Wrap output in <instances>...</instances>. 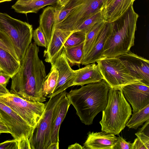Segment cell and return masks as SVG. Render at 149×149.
<instances>
[{
	"label": "cell",
	"mask_w": 149,
	"mask_h": 149,
	"mask_svg": "<svg viewBox=\"0 0 149 149\" xmlns=\"http://www.w3.org/2000/svg\"><path fill=\"white\" fill-rule=\"evenodd\" d=\"M99 123L102 131L118 134L126 126L132 114L131 108L121 89L110 88L107 105Z\"/></svg>",
	"instance_id": "obj_4"
},
{
	"label": "cell",
	"mask_w": 149,
	"mask_h": 149,
	"mask_svg": "<svg viewBox=\"0 0 149 149\" xmlns=\"http://www.w3.org/2000/svg\"><path fill=\"white\" fill-rule=\"evenodd\" d=\"M51 66L58 71V77L56 87L53 92L47 97L50 98L65 91L73 86L74 77V70L72 69L63 49L61 55Z\"/></svg>",
	"instance_id": "obj_11"
},
{
	"label": "cell",
	"mask_w": 149,
	"mask_h": 149,
	"mask_svg": "<svg viewBox=\"0 0 149 149\" xmlns=\"http://www.w3.org/2000/svg\"><path fill=\"white\" fill-rule=\"evenodd\" d=\"M3 72L2 68L1 67V65H0V73L1 72Z\"/></svg>",
	"instance_id": "obj_45"
},
{
	"label": "cell",
	"mask_w": 149,
	"mask_h": 149,
	"mask_svg": "<svg viewBox=\"0 0 149 149\" xmlns=\"http://www.w3.org/2000/svg\"><path fill=\"white\" fill-rule=\"evenodd\" d=\"M57 0H32L24 2L17 1L12 8L17 12L27 14L37 13L41 8L47 5H51L54 8L57 7Z\"/></svg>",
	"instance_id": "obj_19"
},
{
	"label": "cell",
	"mask_w": 149,
	"mask_h": 149,
	"mask_svg": "<svg viewBox=\"0 0 149 149\" xmlns=\"http://www.w3.org/2000/svg\"><path fill=\"white\" fill-rule=\"evenodd\" d=\"M70 0H57V7L55 9H61L64 8Z\"/></svg>",
	"instance_id": "obj_38"
},
{
	"label": "cell",
	"mask_w": 149,
	"mask_h": 149,
	"mask_svg": "<svg viewBox=\"0 0 149 149\" xmlns=\"http://www.w3.org/2000/svg\"><path fill=\"white\" fill-rule=\"evenodd\" d=\"M58 77V71L51 66L50 72L46 76L42 85V93L43 96L47 97L53 93L57 84Z\"/></svg>",
	"instance_id": "obj_23"
},
{
	"label": "cell",
	"mask_w": 149,
	"mask_h": 149,
	"mask_svg": "<svg viewBox=\"0 0 149 149\" xmlns=\"http://www.w3.org/2000/svg\"><path fill=\"white\" fill-rule=\"evenodd\" d=\"M0 101L33 128L40 119L45 106L43 102L27 100L10 93L0 96Z\"/></svg>",
	"instance_id": "obj_8"
},
{
	"label": "cell",
	"mask_w": 149,
	"mask_h": 149,
	"mask_svg": "<svg viewBox=\"0 0 149 149\" xmlns=\"http://www.w3.org/2000/svg\"><path fill=\"white\" fill-rule=\"evenodd\" d=\"M74 77L73 86H81L90 83L98 82L103 79L97 64H88L84 67L74 70Z\"/></svg>",
	"instance_id": "obj_17"
},
{
	"label": "cell",
	"mask_w": 149,
	"mask_h": 149,
	"mask_svg": "<svg viewBox=\"0 0 149 149\" xmlns=\"http://www.w3.org/2000/svg\"><path fill=\"white\" fill-rule=\"evenodd\" d=\"M132 149H147L144 144L137 137L132 143Z\"/></svg>",
	"instance_id": "obj_36"
},
{
	"label": "cell",
	"mask_w": 149,
	"mask_h": 149,
	"mask_svg": "<svg viewBox=\"0 0 149 149\" xmlns=\"http://www.w3.org/2000/svg\"><path fill=\"white\" fill-rule=\"evenodd\" d=\"M131 75L140 83L149 86V61L130 51L118 57Z\"/></svg>",
	"instance_id": "obj_10"
},
{
	"label": "cell",
	"mask_w": 149,
	"mask_h": 149,
	"mask_svg": "<svg viewBox=\"0 0 149 149\" xmlns=\"http://www.w3.org/2000/svg\"><path fill=\"white\" fill-rule=\"evenodd\" d=\"M96 62L103 79L110 88L121 89L128 84L139 82L118 57H103Z\"/></svg>",
	"instance_id": "obj_7"
},
{
	"label": "cell",
	"mask_w": 149,
	"mask_h": 149,
	"mask_svg": "<svg viewBox=\"0 0 149 149\" xmlns=\"http://www.w3.org/2000/svg\"><path fill=\"white\" fill-rule=\"evenodd\" d=\"M84 144L85 149H113L117 137L112 133L102 131L89 132Z\"/></svg>",
	"instance_id": "obj_15"
},
{
	"label": "cell",
	"mask_w": 149,
	"mask_h": 149,
	"mask_svg": "<svg viewBox=\"0 0 149 149\" xmlns=\"http://www.w3.org/2000/svg\"><path fill=\"white\" fill-rule=\"evenodd\" d=\"M139 17L132 5L123 15L111 22L112 29L104 45L103 57H118L130 51L134 45Z\"/></svg>",
	"instance_id": "obj_3"
},
{
	"label": "cell",
	"mask_w": 149,
	"mask_h": 149,
	"mask_svg": "<svg viewBox=\"0 0 149 149\" xmlns=\"http://www.w3.org/2000/svg\"><path fill=\"white\" fill-rule=\"evenodd\" d=\"M148 120H149V104L138 111L133 113L126 126L129 128L136 129Z\"/></svg>",
	"instance_id": "obj_24"
},
{
	"label": "cell",
	"mask_w": 149,
	"mask_h": 149,
	"mask_svg": "<svg viewBox=\"0 0 149 149\" xmlns=\"http://www.w3.org/2000/svg\"><path fill=\"white\" fill-rule=\"evenodd\" d=\"M10 77L7 74L2 72L0 73V84L6 88Z\"/></svg>",
	"instance_id": "obj_35"
},
{
	"label": "cell",
	"mask_w": 149,
	"mask_h": 149,
	"mask_svg": "<svg viewBox=\"0 0 149 149\" xmlns=\"http://www.w3.org/2000/svg\"><path fill=\"white\" fill-rule=\"evenodd\" d=\"M3 133H10V132L4 122L0 119V134Z\"/></svg>",
	"instance_id": "obj_37"
},
{
	"label": "cell",
	"mask_w": 149,
	"mask_h": 149,
	"mask_svg": "<svg viewBox=\"0 0 149 149\" xmlns=\"http://www.w3.org/2000/svg\"><path fill=\"white\" fill-rule=\"evenodd\" d=\"M32 38L37 45L47 48L48 43L45 36L40 27L39 26L33 31Z\"/></svg>",
	"instance_id": "obj_29"
},
{
	"label": "cell",
	"mask_w": 149,
	"mask_h": 149,
	"mask_svg": "<svg viewBox=\"0 0 149 149\" xmlns=\"http://www.w3.org/2000/svg\"><path fill=\"white\" fill-rule=\"evenodd\" d=\"M18 149H31L29 139L24 138L17 140Z\"/></svg>",
	"instance_id": "obj_34"
},
{
	"label": "cell",
	"mask_w": 149,
	"mask_h": 149,
	"mask_svg": "<svg viewBox=\"0 0 149 149\" xmlns=\"http://www.w3.org/2000/svg\"><path fill=\"white\" fill-rule=\"evenodd\" d=\"M31 0H17V1L19 2H24L29 1Z\"/></svg>",
	"instance_id": "obj_44"
},
{
	"label": "cell",
	"mask_w": 149,
	"mask_h": 149,
	"mask_svg": "<svg viewBox=\"0 0 149 149\" xmlns=\"http://www.w3.org/2000/svg\"><path fill=\"white\" fill-rule=\"evenodd\" d=\"M70 104L66 95L64 96L55 107L53 113L51 132V143H59V132Z\"/></svg>",
	"instance_id": "obj_16"
},
{
	"label": "cell",
	"mask_w": 149,
	"mask_h": 149,
	"mask_svg": "<svg viewBox=\"0 0 149 149\" xmlns=\"http://www.w3.org/2000/svg\"><path fill=\"white\" fill-rule=\"evenodd\" d=\"M137 137L144 144L147 149H149V137L148 135H146L143 132H138L135 134Z\"/></svg>",
	"instance_id": "obj_33"
},
{
	"label": "cell",
	"mask_w": 149,
	"mask_h": 149,
	"mask_svg": "<svg viewBox=\"0 0 149 149\" xmlns=\"http://www.w3.org/2000/svg\"><path fill=\"white\" fill-rule=\"evenodd\" d=\"M136 0H113L102 10L105 21L111 22L123 15Z\"/></svg>",
	"instance_id": "obj_18"
},
{
	"label": "cell",
	"mask_w": 149,
	"mask_h": 149,
	"mask_svg": "<svg viewBox=\"0 0 149 149\" xmlns=\"http://www.w3.org/2000/svg\"><path fill=\"white\" fill-rule=\"evenodd\" d=\"M117 138V142L113 149H132V143L127 142L120 136Z\"/></svg>",
	"instance_id": "obj_31"
},
{
	"label": "cell",
	"mask_w": 149,
	"mask_h": 149,
	"mask_svg": "<svg viewBox=\"0 0 149 149\" xmlns=\"http://www.w3.org/2000/svg\"><path fill=\"white\" fill-rule=\"evenodd\" d=\"M110 88L103 79L67 93L69 102L75 109L82 123L86 125L92 124L97 114L104 109L107 104Z\"/></svg>",
	"instance_id": "obj_2"
},
{
	"label": "cell",
	"mask_w": 149,
	"mask_h": 149,
	"mask_svg": "<svg viewBox=\"0 0 149 149\" xmlns=\"http://www.w3.org/2000/svg\"><path fill=\"white\" fill-rule=\"evenodd\" d=\"M86 33L81 31H74L69 36L65 43L64 48L77 45L84 42Z\"/></svg>",
	"instance_id": "obj_28"
},
{
	"label": "cell",
	"mask_w": 149,
	"mask_h": 149,
	"mask_svg": "<svg viewBox=\"0 0 149 149\" xmlns=\"http://www.w3.org/2000/svg\"><path fill=\"white\" fill-rule=\"evenodd\" d=\"M9 91L0 84V96H3L10 93Z\"/></svg>",
	"instance_id": "obj_39"
},
{
	"label": "cell",
	"mask_w": 149,
	"mask_h": 149,
	"mask_svg": "<svg viewBox=\"0 0 149 149\" xmlns=\"http://www.w3.org/2000/svg\"><path fill=\"white\" fill-rule=\"evenodd\" d=\"M104 20L102 11L99 12L86 19L74 31H81L86 33L95 24Z\"/></svg>",
	"instance_id": "obj_26"
},
{
	"label": "cell",
	"mask_w": 149,
	"mask_h": 149,
	"mask_svg": "<svg viewBox=\"0 0 149 149\" xmlns=\"http://www.w3.org/2000/svg\"><path fill=\"white\" fill-rule=\"evenodd\" d=\"M104 0H70L63 8L70 11L62 22L54 27L63 31H73L86 19L102 11Z\"/></svg>",
	"instance_id": "obj_5"
},
{
	"label": "cell",
	"mask_w": 149,
	"mask_h": 149,
	"mask_svg": "<svg viewBox=\"0 0 149 149\" xmlns=\"http://www.w3.org/2000/svg\"><path fill=\"white\" fill-rule=\"evenodd\" d=\"M121 90L125 98L131 104L133 113L149 104V86L138 82L126 85Z\"/></svg>",
	"instance_id": "obj_12"
},
{
	"label": "cell",
	"mask_w": 149,
	"mask_h": 149,
	"mask_svg": "<svg viewBox=\"0 0 149 149\" xmlns=\"http://www.w3.org/2000/svg\"><path fill=\"white\" fill-rule=\"evenodd\" d=\"M0 47L8 52L17 61L20 62L11 40L7 34L1 30Z\"/></svg>",
	"instance_id": "obj_27"
},
{
	"label": "cell",
	"mask_w": 149,
	"mask_h": 149,
	"mask_svg": "<svg viewBox=\"0 0 149 149\" xmlns=\"http://www.w3.org/2000/svg\"><path fill=\"white\" fill-rule=\"evenodd\" d=\"M59 143H51L47 149H58Z\"/></svg>",
	"instance_id": "obj_41"
},
{
	"label": "cell",
	"mask_w": 149,
	"mask_h": 149,
	"mask_svg": "<svg viewBox=\"0 0 149 149\" xmlns=\"http://www.w3.org/2000/svg\"><path fill=\"white\" fill-rule=\"evenodd\" d=\"M55 9L52 6L45 8L40 16L39 26L42 29L48 44L55 21Z\"/></svg>",
	"instance_id": "obj_20"
},
{
	"label": "cell",
	"mask_w": 149,
	"mask_h": 149,
	"mask_svg": "<svg viewBox=\"0 0 149 149\" xmlns=\"http://www.w3.org/2000/svg\"><path fill=\"white\" fill-rule=\"evenodd\" d=\"M113 1V0H104V8L109 5Z\"/></svg>",
	"instance_id": "obj_42"
},
{
	"label": "cell",
	"mask_w": 149,
	"mask_h": 149,
	"mask_svg": "<svg viewBox=\"0 0 149 149\" xmlns=\"http://www.w3.org/2000/svg\"><path fill=\"white\" fill-rule=\"evenodd\" d=\"M69 9H55V21L54 25L61 23L66 18L70 13Z\"/></svg>",
	"instance_id": "obj_30"
},
{
	"label": "cell",
	"mask_w": 149,
	"mask_h": 149,
	"mask_svg": "<svg viewBox=\"0 0 149 149\" xmlns=\"http://www.w3.org/2000/svg\"><path fill=\"white\" fill-rule=\"evenodd\" d=\"M0 65L3 72L11 78L18 70L20 62L8 52L0 47Z\"/></svg>",
	"instance_id": "obj_21"
},
{
	"label": "cell",
	"mask_w": 149,
	"mask_h": 149,
	"mask_svg": "<svg viewBox=\"0 0 149 149\" xmlns=\"http://www.w3.org/2000/svg\"><path fill=\"white\" fill-rule=\"evenodd\" d=\"M39 48L30 45L18 71L11 78L10 93L29 101L43 102L46 98L42 90L47 76L44 63L38 56Z\"/></svg>",
	"instance_id": "obj_1"
},
{
	"label": "cell",
	"mask_w": 149,
	"mask_h": 149,
	"mask_svg": "<svg viewBox=\"0 0 149 149\" xmlns=\"http://www.w3.org/2000/svg\"><path fill=\"white\" fill-rule=\"evenodd\" d=\"M12 0H0V3L6 2L11 1Z\"/></svg>",
	"instance_id": "obj_43"
},
{
	"label": "cell",
	"mask_w": 149,
	"mask_h": 149,
	"mask_svg": "<svg viewBox=\"0 0 149 149\" xmlns=\"http://www.w3.org/2000/svg\"><path fill=\"white\" fill-rule=\"evenodd\" d=\"M1 115L0 114V119H1Z\"/></svg>",
	"instance_id": "obj_46"
},
{
	"label": "cell",
	"mask_w": 149,
	"mask_h": 149,
	"mask_svg": "<svg viewBox=\"0 0 149 149\" xmlns=\"http://www.w3.org/2000/svg\"><path fill=\"white\" fill-rule=\"evenodd\" d=\"M112 29L111 22L105 21L91 50L83 58L81 62L82 65H86L95 63L103 57L104 45Z\"/></svg>",
	"instance_id": "obj_14"
},
{
	"label": "cell",
	"mask_w": 149,
	"mask_h": 149,
	"mask_svg": "<svg viewBox=\"0 0 149 149\" xmlns=\"http://www.w3.org/2000/svg\"><path fill=\"white\" fill-rule=\"evenodd\" d=\"M67 93L65 91L53 96L45 103L44 112L29 139L31 149H47L51 144L53 111L57 103Z\"/></svg>",
	"instance_id": "obj_6"
},
{
	"label": "cell",
	"mask_w": 149,
	"mask_h": 149,
	"mask_svg": "<svg viewBox=\"0 0 149 149\" xmlns=\"http://www.w3.org/2000/svg\"><path fill=\"white\" fill-rule=\"evenodd\" d=\"M17 140L14 139L0 143V149H18Z\"/></svg>",
	"instance_id": "obj_32"
},
{
	"label": "cell",
	"mask_w": 149,
	"mask_h": 149,
	"mask_svg": "<svg viewBox=\"0 0 149 149\" xmlns=\"http://www.w3.org/2000/svg\"><path fill=\"white\" fill-rule=\"evenodd\" d=\"M68 149H85V148L83 146H82L79 144L75 143L73 144L68 146Z\"/></svg>",
	"instance_id": "obj_40"
},
{
	"label": "cell",
	"mask_w": 149,
	"mask_h": 149,
	"mask_svg": "<svg viewBox=\"0 0 149 149\" xmlns=\"http://www.w3.org/2000/svg\"><path fill=\"white\" fill-rule=\"evenodd\" d=\"M84 42L77 45L64 48L67 59L71 67L76 65L79 68L83 57Z\"/></svg>",
	"instance_id": "obj_22"
},
{
	"label": "cell",
	"mask_w": 149,
	"mask_h": 149,
	"mask_svg": "<svg viewBox=\"0 0 149 149\" xmlns=\"http://www.w3.org/2000/svg\"><path fill=\"white\" fill-rule=\"evenodd\" d=\"M74 31H66L53 27L50 39L47 47L44 52L45 61L52 65L61 55L64 45Z\"/></svg>",
	"instance_id": "obj_13"
},
{
	"label": "cell",
	"mask_w": 149,
	"mask_h": 149,
	"mask_svg": "<svg viewBox=\"0 0 149 149\" xmlns=\"http://www.w3.org/2000/svg\"><path fill=\"white\" fill-rule=\"evenodd\" d=\"M105 22V21L104 20L96 23L86 33L84 45L83 57L91 50L100 31L104 25Z\"/></svg>",
	"instance_id": "obj_25"
},
{
	"label": "cell",
	"mask_w": 149,
	"mask_h": 149,
	"mask_svg": "<svg viewBox=\"0 0 149 149\" xmlns=\"http://www.w3.org/2000/svg\"><path fill=\"white\" fill-rule=\"evenodd\" d=\"M1 119L6 125L12 136L17 140L29 139L33 128L29 125L9 107L0 101Z\"/></svg>",
	"instance_id": "obj_9"
}]
</instances>
